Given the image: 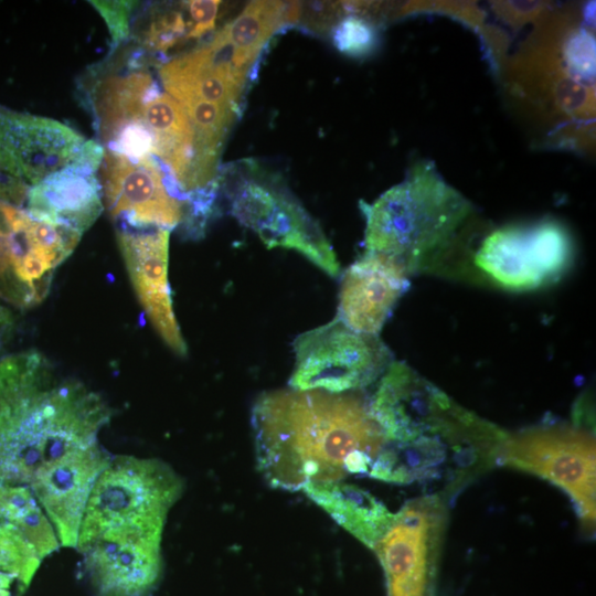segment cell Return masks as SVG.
I'll use <instances>...</instances> for the list:
<instances>
[{"label":"cell","instance_id":"6da1fadb","mask_svg":"<svg viewBox=\"0 0 596 596\" xmlns=\"http://www.w3.org/2000/svg\"><path fill=\"white\" fill-rule=\"evenodd\" d=\"M252 426L259 470L269 485L290 491L370 475L387 445L369 404L353 393H264Z\"/></svg>","mask_w":596,"mask_h":596},{"label":"cell","instance_id":"7a4b0ae2","mask_svg":"<svg viewBox=\"0 0 596 596\" xmlns=\"http://www.w3.org/2000/svg\"><path fill=\"white\" fill-rule=\"evenodd\" d=\"M110 409L38 351L0 359V482L26 485L44 464L97 443Z\"/></svg>","mask_w":596,"mask_h":596},{"label":"cell","instance_id":"3957f363","mask_svg":"<svg viewBox=\"0 0 596 596\" xmlns=\"http://www.w3.org/2000/svg\"><path fill=\"white\" fill-rule=\"evenodd\" d=\"M360 204L366 252L397 259L408 274L424 270L471 212L469 201L426 161L415 164L372 204Z\"/></svg>","mask_w":596,"mask_h":596},{"label":"cell","instance_id":"277c9868","mask_svg":"<svg viewBox=\"0 0 596 596\" xmlns=\"http://www.w3.org/2000/svg\"><path fill=\"white\" fill-rule=\"evenodd\" d=\"M182 491L181 478L159 459L113 457L93 487L76 547L83 552L104 535L161 541Z\"/></svg>","mask_w":596,"mask_h":596},{"label":"cell","instance_id":"5b68a950","mask_svg":"<svg viewBox=\"0 0 596 596\" xmlns=\"http://www.w3.org/2000/svg\"><path fill=\"white\" fill-rule=\"evenodd\" d=\"M223 173L232 179L227 183L219 173L230 213L268 248L296 251L329 276L340 274L330 242L279 175L253 160L226 167Z\"/></svg>","mask_w":596,"mask_h":596},{"label":"cell","instance_id":"8992f818","mask_svg":"<svg viewBox=\"0 0 596 596\" xmlns=\"http://www.w3.org/2000/svg\"><path fill=\"white\" fill-rule=\"evenodd\" d=\"M291 389L350 393L381 377L392 355L379 336L356 332L339 318L298 336Z\"/></svg>","mask_w":596,"mask_h":596},{"label":"cell","instance_id":"52a82bcc","mask_svg":"<svg viewBox=\"0 0 596 596\" xmlns=\"http://www.w3.org/2000/svg\"><path fill=\"white\" fill-rule=\"evenodd\" d=\"M502 464L557 485L576 502L584 520H595V440L572 427H544L503 439Z\"/></svg>","mask_w":596,"mask_h":596},{"label":"cell","instance_id":"ba28073f","mask_svg":"<svg viewBox=\"0 0 596 596\" xmlns=\"http://www.w3.org/2000/svg\"><path fill=\"white\" fill-rule=\"evenodd\" d=\"M102 190L119 228L171 231L183 216L182 196L157 158L132 161L104 149Z\"/></svg>","mask_w":596,"mask_h":596},{"label":"cell","instance_id":"9c48e42d","mask_svg":"<svg viewBox=\"0 0 596 596\" xmlns=\"http://www.w3.org/2000/svg\"><path fill=\"white\" fill-rule=\"evenodd\" d=\"M111 456L97 443L44 464L29 487L47 515L61 545L76 547L93 487Z\"/></svg>","mask_w":596,"mask_h":596},{"label":"cell","instance_id":"30bf717a","mask_svg":"<svg viewBox=\"0 0 596 596\" xmlns=\"http://www.w3.org/2000/svg\"><path fill=\"white\" fill-rule=\"evenodd\" d=\"M104 148L86 140L76 160L30 188L25 211L33 217L83 235L103 211L102 183L96 177Z\"/></svg>","mask_w":596,"mask_h":596},{"label":"cell","instance_id":"8fae6325","mask_svg":"<svg viewBox=\"0 0 596 596\" xmlns=\"http://www.w3.org/2000/svg\"><path fill=\"white\" fill-rule=\"evenodd\" d=\"M169 236L170 231L163 228L117 231L123 259L146 316L164 343L182 356L188 348L172 307L168 280Z\"/></svg>","mask_w":596,"mask_h":596},{"label":"cell","instance_id":"7c38bea8","mask_svg":"<svg viewBox=\"0 0 596 596\" xmlns=\"http://www.w3.org/2000/svg\"><path fill=\"white\" fill-rule=\"evenodd\" d=\"M407 275L397 259L365 252L342 276L336 317L356 332L377 336L409 286Z\"/></svg>","mask_w":596,"mask_h":596},{"label":"cell","instance_id":"4fadbf2b","mask_svg":"<svg viewBox=\"0 0 596 596\" xmlns=\"http://www.w3.org/2000/svg\"><path fill=\"white\" fill-rule=\"evenodd\" d=\"M161 542L105 535L83 551L96 596H148L162 573Z\"/></svg>","mask_w":596,"mask_h":596},{"label":"cell","instance_id":"5bb4252c","mask_svg":"<svg viewBox=\"0 0 596 596\" xmlns=\"http://www.w3.org/2000/svg\"><path fill=\"white\" fill-rule=\"evenodd\" d=\"M0 134L30 188L72 164L86 141L77 131L57 120L1 107Z\"/></svg>","mask_w":596,"mask_h":596},{"label":"cell","instance_id":"9a60e30c","mask_svg":"<svg viewBox=\"0 0 596 596\" xmlns=\"http://www.w3.org/2000/svg\"><path fill=\"white\" fill-rule=\"evenodd\" d=\"M159 77L177 102L192 97L238 110L247 74L235 68L225 46L212 39L163 63Z\"/></svg>","mask_w":596,"mask_h":596},{"label":"cell","instance_id":"2e32d148","mask_svg":"<svg viewBox=\"0 0 596 596\" xmlns=\"http://www.w3.org/2000/svg\"><path fill=\"white\" fill-rule=\"evenodd\" d=\"M430 528L428 510L407 504L374 547L387 576L389 596H425Z\"/></svg>","mask_w":596,"mask_h":596},{"label":"cell","instance_id":"e0dca14e","mask_svg":"<svg viewBox=\"0 0 596 596\" xmlns=\"http://www.w3.org/2000/svg\"><path fill=\"white\" fill-rule=\"evenodd\" d=\"M130 123H140L151 132L156 158L177 184L183 202L194 152V131L183 107L157 84Z\"/></svg>","mask_w":596,"mask_h":596},{"label":"cell","instance_id":"ac0fdd59","mask_svg":"<svg viewBox=\"0 0 596 596\" xmlns=\"http://www.w3.org/2000/svg\"><path fill=\"white\" fill-rule=\"evenodd\" d=\"M485 279L510 290H531L547 284L532 245L530 226H503L490 233L473 256Z\"/></svg>","mask_w":596,"mask_h":596},{"label":"cell","instance_id":"d6986e66","mask_svg":"<svg viewBox=\"0 0 596 596\" xmlns=\"http://www.w3.org/2000/svg\"><path fill=\"white\" fill-rule=\"evenodd\" d=\"M301 9L298 2H249L217 31L230 47L234 67L248 74L265 44L281 28L298 22Z\"/></svg>","mask_w":596,"mask_h":596},{"label":"cell","instance_id":"ffe728a7","mask_svg":"<svg viewBox=\"0 0 596 596\" xmlns=\"http://www.w3.org/2000/svg\"><path fill=\"white\" fill-rule=\"evenodd\" d=\"M304 491L341 526L372 549L395 518L375 498L353 486L322 483L309 486Z\"/></svg>","mask_w":596,"mask_h":596},{"label":"cell","instance_id":"44dd1931","mask_svg":"<svg viewBox=\"0 0 596 596\" xmlns=\"http://www.w3.org/2000/svg\"><path fill=\"white\" fill-rule=\"evenodd\" d=\"M0 524L18 530L41 560L58 549L54 528L26 485L0 482Z\"/></svg>","mask_w":596,"mask_h":596},{"label":"cell","instance_id":"7402d4cb","mask_svg":"<svg viewBox=\"0 0 596 596\" xmlns=\"http://www.w3.org/2000/svg\"><path fill=\"white\" fill-rule=\"evenodd\" d=\"M41 563L34 547L15 529L0 524V574L12 577L24 590Z\"/></svg>","mask_w":596,"mask_h":596},{"label":"cell","instance_id":"603a6c76","mask_svg":"<svg viewBox=\"0 0 596 596\" xmlns=\"http://www.w3.org/2000/svg\"><path fill=\"white\" fill-rule=\"evenodd\" d=\"M331 40L343 55L361 58L376 49L379 35L370 21L358 15H347L333 25Z\"/></svg>","mask_w":596,"mask_h":596},{"label":"cell","instance_id":"cb8c5ba5","mask_svg":"<svg viewBox=\"0 0 596 596\" xmlns=\"http://www.w3.org/2000/svg\"><path fill=\"white\" fill-rule=\"evenodd\" d=\"M189 22L184 14L174 9L152 14L143 33V45L155 53L163 54L182 39H187Z\"/></svg>","mask_w":596,"mask_h":596},{"label":"cell","instance_id":"d4e9b609","mask_svg":"<svg viewBox=\"0 0 596 596\" xmlns=\"http://www.w3.org/2000/svg\"><path fill=\"white\" fill-rule=\"evenodd\" d=\"M565 63L572 76L579 82L595 78V40L585 30L577 31L565 45Z\"/></svg>","mask_w":596,"mask_h":596},{"label":"cell","instance_id":"484cf974","mask_svg":"<svg viewBox=\"0 0 596 596\" xmlns=\"http://www.w3.org/2000/svg\"><path fill=\"white\" fill-rule=\"evenodd\" d=\"M29 190L19 167L0 139V201L19 207L25 203Z\"/></svg>","mask_w":596,"mask_h":596},{"label":"cell","instance_id":"4316f807","mask_svg":"<svg viewBox=\"0 0 596 596\" xmlns=\"http://www.w3.org/2000/svg\"><path fill=\"white\" fill-rule=\"evenodd\" d=\"M107 24L111 36L113 49L117 47L129 35V15L135 7L134 1H89Z\"/></svg>","mask_w":596,"mask_h":596},{"label":"cell","instance_id":"83f0119b","mask_svg":"<svg viewBox=\"0 0 596 596\" xmlns=\"http://www.w3.org/2000/svg\"><path fill=\"white\" fill-rule=\"evenodd\" d=\"M221 1L191 0L182 2L190 15L187 39H199L215 28Z\"/></svg>","mask_w":596,"mask_h":596},{"label":"cell","instance_id":"f1b7e54d","mask_svg":"<svg viewBox=\"0 0 596 596\" xmlns=\"http://www.w3.org/2000/svg\"><path fill=\"white\" fill-rule=\"evenodd\" d=\"M12 326L13 318L11 312L7 308L0 306V348L11 332Z\"/></svg>","mask_w":596,"mask_h":596}]
</instances>
